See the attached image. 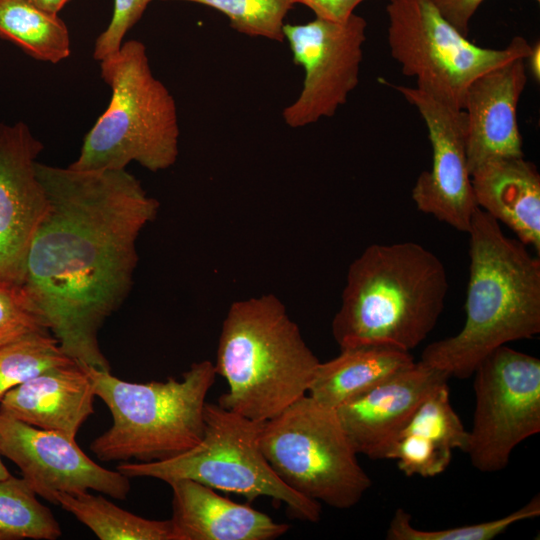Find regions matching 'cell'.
I'll return each instance as SVG.
<instances>
[{
  "label": "cell",
  "instance_id": "7c38bea8",
  "mask_svg": "<svg viewBox=\"0 0 540 540\" xmlns=\"http://www.w3.org/2000/svg\"><path fill=\"white\" fill-rule=\"evenodd\" d=\"M381 81L416 107L428 130L432 166L421 172L412 189L417 209L467 233L478 206L468 167L464 111L416 86Z\"/></svg>",
  "mask_w": 540,
  "mask_h": 540
},
{
  "label": "cell",
  "instance_id": "30bf717a",
  "mask_svg": "<svg viewBox=\"0 0 540 540\" xmlns=\"http://www.w3.org/2000/svg\"><path fill=\"white\" fill-rule=\"evenodd\" d=\"M472 375L475 410L465 453L478 471L498 472L517 445L540 432V360L503 345Z\"/></svg>",
  "mask_w": 540,
  "mask_h": 540
},
{
  "label": "cell",
  "instance_id": "9a60e30c",
  "mask_svg": "<svg viewBox=\"0 0 540 540\" xmlns=\"http://www.w3.org/2000/svg\"><path fill=\"white\" fill-rule=\"evenodd\" d=\"M449 378L446 372L419 360L337 408L355 451L371 459H387L398 434L420 404Z\"/></svg>",
  "mask_w": 540,
  "mask_h": 540
},
{
  "label": "cell",
  "instance_id": "f546056e",
  "mask_svg": "<svg viewBox=\"0 0 540 540\" xmlns=\"http://www.w3.org/2000/svg\"><path fill=\"white\" fill-rule=\"evenodd\" d=\"M484 0H432L441 15L467 36L469 22Z\"/></svg>",
  "mask_w": 540,
  "mask_h": 540
},
{
  "label": "cell",
  "instance_id": "d6a6232c",
  "mask_svg": "<svg viewBox=\"0 0 540 540\" xmlns=\"http://www.w3.org/2000/svg\"><path fill=\"white\" fill-rule=\"evenodd\" d=\"M30 1L36 6H38L39 8L47 12L58 14L70 0H30Z\"/></svg>",
  "mask_w": 540,
  "mask_h": 540
},
{
  "label": "cell",
  "instance_id": "e575fe53",
  "mask_svg": "<svg viewBox=\"0 0 540 540\" xmlns=\"http://www.w3.org/2000/svg\"><path fill=\"white\" fill-rule=\"evenodd\" d=\"M535 1L540 2V0H535Z\"/></svg>",
  "mask_w": 540,
  "mask_h": 540
},
{
  "label": "cell",
  "instance_id": "6da1fadb",
  "mask_svg": "<svg viewBox=\"0 0 540 540\" xmlns=\"http://www.w3.org/2000/svg\"><path fill=\"white\" fill-rule=\"evenodd\" d=\"M48 208L32 239L21 287L61 349L111 371L98 334L127 297L136 241L159 209L126 171L36 163Z\"/></svg>",
  "mask_w": 540,
  "mask_h": 540
},
{
  "label": "cell",
  "instance_id": "8fae6325",
  "mask_svg": "<svg viewBox=\"0 0 540 540\" xmlns=\"http://www.w3.org/2000/svg\"><path fill=\"white\" fill-rule=\"evenodd\" d=\"M366 27V20L355 13L343 23L317 17L304 24L285 23L284 39L305 72L298 97L282 112L287 126L299 128L332 117L346 103L359 82Z\"/></svg>",
  "mask_w": 540,
  "mask_h": 540
},
{
  "label": "cell",
  "instance_id": "8992f818",
  "mask_svg": "<svg viewBox=\"0 0 540 540\" xmlns=\"http://www.w3.org/2000/svg\"><path fill=\"white\" fill-rule=\"evenodd\" d=\"M94 393L108 407L112 425L90 444L102 461L151 462L176 456L203 436L206 397L216 371L209 360L193 363L182 379L136 383L79 363Z\"/></svg>",
  "mask_w": 540,
  "mask_h": 540
},
{
  "label": "cell",
  "instance_id": "d6986e66",
  "mask_svg": "<svg viewBox=\"0 0 540 540\" xmlns=\"http://www.w3.org/2000/svg\"><path fill=\"white\" fill-rule=\"evenodd\" d=\"M477 206L506 224L526 246L540 253V175L521 157L484 162L471 173Z\"/></svg>",
  "mask_w": 540,
  "mask_h": 540
},
{
  "label": "cell",
  "instance_id": "4fadbf2b",
  "mask_svg": "<svg viewBox=\"0 0 540 540\" xmlns=\"http://www.w3.org/2000/svg\"><path fill=\"white\" fill-rule=\"evenodd\" d=\"M0 454L14 462L35 493L52 504L58 492L77 494L95 490L124 500L131 488L130 478L93 461L76 439L2 413Z\"/></svg>",
  "mask_w": 540,
  "mask_h": 540
},
{
  "label": "cell",
  "instance_id": "484cf974",
  "mask_svg": "<svg viewBox=\"0 0 540 540\" xmlns=\"http://www.w3.org/2000/svg\"><path fill=\"white\" fill-rule=\"evenodd\" d=\"M540 515V497L534 496L521 508L504 517L458 527L423 530L412 525V517L403 508H398L386 532L388 540H491L504 533L510 526Z\"/></svg>",
  "mask_w": 540,
  "mask_h": 540
},
{
  "label": "cell",
  "instance_id": "1f68e13d",
  "mask_svg": "<svg viewBox=\"0 0 540 540\" xmlns=\"http://www.w3.org/2000/svg\"><path fill=\"white\" fill-rule=\"evenodd\" d=\"M526 60H528V66L530 72L534 79L539 81L540 79V44L539 42L531 45L529 55Z\"/></svg>",
  "mask_w": 540,
  "mask_h": 540
},
{
  "label": "cell",
  "instance_id": "ffe728a7",
  "mask_svg": "<svg viewBox=\"0 0 540 540\" xmlns=\"http://www.w3.org/2000/svg\"><path fill=\"white\" fill-rule=\"evenodd\" d=\"M468 431L450 401L448 382L420 404L394 441L387 459L406 476L434 477L449 466L454 449L465 452Z\"/></svg>",
  "mask_w": 540,
  "mask_h": 540
},
{
  "label": "cell",
  "instance_id": "603a6c76",
  "mask_svg": "<svg viewBox=\"0 0 540 540\" xmlns=\"http://www.w3.org/2000/svg\"><path fill=\"white\" fill-rule=\"evenodd\" d=\"M54 498L55 505L71 513L101 540H173L170 519L143 518L89 491L58 492Z\"/></svg>",
  "mask_w": 540,
  "mask_h": 540
},
{
  "label": "cell",
  "instance_id": "5bb4252c",
  "mask_svg": "<svg viewBox=\"0 0 540 540\" xmlns=\"http://www.w3.org/2000/svg\"><path fill=\"white\" fill-rule=\"evenodd\" d=\"M43 144L23 122L0 123V282L21 286L32 239L48 208L36 172Z\"/></svg>",
  "mask_w": 540,
  "mask_h": 540
},
{
  "label": "cell",
  "instance_id": "277c9868",
  "mask_svg": "<svg viewBox=\"0 0 540 540\" xmlns=\"http://www.w3.org/2000/svg\"><path fill=\"white\" fill-rule=\"evenodd\" d=\"M319 363L278 297L236 301L219 335L214 367L228 390L218 404L263 423L306 395Z\"/></svg>",
  "mask_w": 540,
  "mask_h": 540
},
{
  "label": "cell",
  "instance_id": "ac0fdd59",
  "mask_svg": "<svg viewBox=\"0 0 540 540\" xmlns=\"http://www.w3.org/2000/svg\"><path fill=\"white\" fill-rule=\"evenodd\" d=\"M95 397L89 376L76 362L45 371L9 390L0 399V413L76 439L94 414Z\"/></svg>",
  "mask_w": 540,
  "mask_h": 540
},
{
  "label": "cell",
  "instance_id": "9c48e42d",
  "mask_svg": "<svg viewBox=\"0 0 540 540\" xmlns=\"http://www.w3.org/2000/svg\"><path fill=\"white\" fill-rule=\"evenodd\" d=\"M388 46L404 75L416 87L462 109L470 84L484 73L517 58L531 45L515 36L503 49L468 40L439 12L432 0H389Z\"/></svg>",
  "mask_w": 540,
  "mask_h": 540
},
{
  "label": "cell",
  "instance_id": "cb8c5ba5",
  "mask_svg": "<svg viewBox=\"0 0 540 540\" xmlns=\"http://www.w3.org/2000/svg\"><path fill=\"white\" fill-rule=\"evenodd\" d=\"M23 478L10 475L0 480V540H55L61 527Z\"/></svg>",
  "mask_w": 540,
  "mask_h": 540
},
{
  "label": "cell",
  "instance_id": "d4e9b609",
  "mask_svg": "<svg viewBox=\"0 0 540 540\" xmlns=\"http://www.w3.org/2000/svg\"><path fill=\"white\" fill-rule=\"evenodd\" d=\"M76 363L50 331H37L0 346V399L12 388L53 368Z\"/></svg>",
  "mask_w": 540,
  "mask_h": 540
},
{
  "label": "cell",
  "instance_id": "2e32d148",
  "mask_svg": "<svg viewBox=\"0 0 540 540\" xmlns=\"http://www.w3.org/2000/svg\"><path fill=\"white\" fill-rule=\"evenodd\" d=\"M526 59L494 68L468 87L463 111L470 173L486 161L524 156L517 106L527 82Z\"/></svg>",
  "mask_w": 540,
  "mask_h": 540
},
{
  "label": "cell",
  "instance_id": "f1b7e54d",
  "mask_svg": "<svg viewBox=\"0 0 540 540\" xmlns=\"http://www.w3.org/2000/svg\"><path fill=\"white\" fill-rule=\"evenodd\" d=\"M152 1L155 0H114L110 23L94 44L95 60L101 61L119 50L127 32L141 19Z\"/></svg>",
  "mask_w": 540,
  "mask_h": 540
},
{
  "label": "cell",
  "instance_id": "44dd1931",
  "mask_svg": "<svg viewBox=\"0 0 540 540\" xmlns=\"http://www.w3.org/2000/svg\"><path fill=\"white\" fill-rule=\"evenodd\" d=\"M335 358L320 362L308 393L333 409L366 394L410 367L409 351L385 345H360L340 349Z\"/></svg>",
  "mask_w": 540,
  "mask_h": 540
},
{
  "label": "cell",
  "instance_id": "836d02e7",
  "mask_svg": "<svg viewBox=\"0 0 540 540\" xmlns=\"http://www.w3.org/2000/svg\"><path fill=\"white\" fill-rule=\"evenodd\" d=\"M0 456H1V454H0ZM10 475H11L10 472L8 471L6 466L3 464L2 460H1V457H0V480L5 479V478L9 477Z\"/></svg>",
  "mask_w": 540,
  "mask_h": 540
},
{
  "label": "cell",
  "instance_id": "5b68a950",
  "mask_svg": "<svg viewBox=\"0 0 540 540\" xmlns=\"http://www.w3.org/2000/svg\"><path fill=\"white\" fill-rule=\"evenodd\" d=\"M99 63L111 99L68 167L119 170L132 161L152 172L171 167L179 153L177 107L170 91L152 73L145 45L125 41Z\"/></svg>",
  "mask_w": 540,
  "mask_h": 540
},
{
  "label": "cell",
  "instance_id": "ba28073f",
  "mask_svg": "<svg viewBox=\"0 0 540 540\" xmlns=\"http://www.w3.org/2000/svg\"><path fill=\"white\" fill-rule=\"evenodd\" d=\"M260 445L286 485L319 503L348 509L371 487L336 409L309 395L262 423Z\"/></svg>",
  "mask_w": 540,
  "mask_h": 540
},
{
  "label": "cell",
  "instance_id": "4dcf8cb0",
  "mask_svg": "<svg viewBox=\"0 0 540 540\" xmlns=\"http://www.w3.org/2000/svg\"><path fill=\"white\" fill-rule=\"evenodd\" d=\"M311 9L315 17L336 23L346 22L358 5L366 0H290Z\"/></svg>",
  "mask_w": 540,
  "mask_h": 540
},
{
  "label": "cell",
  "instance_id": "7402d4cb",
  "mask_svg": "<svg viewBox=\"0 0 540 540\" xmlns=\"http://www.w3.org/2000/svg\"><path fill=\"white\" fill-rule=\"evenodd\" d=\"M0 37L39 61L58 63L71 54L64 21L30 0H0Z\"/></svg>",
  "mask_w": 540,
  "mask_h": 540
},
{
  "label": "cell",
  "instance_id": "3957f363",
  "mask_svg": "<svg viewBox=\"0 0 540 540\" xmlns=\"http://www.w3.org/2000/svg\"><path fill=\"white\" fill-rule=\"evenodd\" d=\"M448 289L442 261L424 246L370 245L349 266L332 335L340 349L385 345L410 351L434 329Z\"/></svg>",
  "mask_w": 540,
  "mask_h": 540
},
{
  "label": "cell",
  "instance_id": "4316f807",
  "mask_svg": "<svg viewBox=\"0 0 540 540\" xmlns=\"http://www.w3.org/2000/svg\"><path fill=\"white\" fill-rule=\"evenodd\" d=\"M185 1L211 7L223 13L230 26L251 37L283 41L284 19L293 7L290 0H161Z\"/></svg>",
  "mask_w": 540,
  "mask_h": 540
},
{
  "label": "cell",
  "instance_id": "83f0119b",
  "mask_svg": "<svg viewBox=\"0 0 540 540\" xmlns=\"http://www.w3.org/2000/svg\"><path fill=\"white\" fill-rule=\"evenodd\" d=\"M49 331L18 285L0 282V346L26 334Z\"/></svg>",
  "mask_w": 540,
  "mask_h": 540
},
{
  "label": "cell",
  "instance_id": "52a82bcc",
  "mask_svg": "<svg viewBox=\"0 0 540 540\" xmlns=\"http://www.w3.org/2000/svg\"><path fill=\"white\" fill-rule=\"evenodd\" d=\"M203 416V436L192 448L167 459L123 463L117 470L128 478L149 477L168 484L189 479L250 502L268 497L285 504L300 520H320V503L286 485L268 463L260 445L262 423L218 403L206 402Z\"/></svg>",
  "mask_w": 540,
  "mask_h": 540
},
{
  "label": "cell",
  "instance_id": "7a4b0ae2",
  "mask_svg": "<svg viewBox=\"0 0 540 540\" xmlns=\"http://www.w3.org/2000/svg\"><path fill=\"white\" fill-rule=\"evenodd\" d=\"M466 318L454 336L429 344L423 363L450 377H470L494 349L540 332V260L509 238L479 207L469 230Z\"/></svg>",
  "mask_w": 540,
  "mask_h": 540
},
{
  "label": "cell",
  "instance_id": "e0dca14e",
  "mask_svg": "<svg viewBox=\"0 0 540 540\" xmlns=\"http://www.w3.org/2000/svg\"><path fill=\"white\" fill-rule=\"evenodd\" d=\"M169 485L173 540H273L289 530L288 524L199 482L181 479Z\"/></svg>",
  "mask_w": 540,
  "mask_h": 540
}]
</instances>
